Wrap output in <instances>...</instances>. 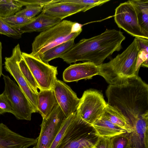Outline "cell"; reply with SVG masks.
Masks as SVG:
<instances>
[{
	"instance_id": "obj_16",
	"label": "cell",
	"mask_w": 148,
	"mask_h": 148,
	"mask_svg": "<svg viewBox=\"0 0 148 148\" xmlns=\"http://www.w3.org/2000/svg\"><path fill=\"white\" fill-rule=\"evenodd\" d=\"M89 7L73 3L60 1L51 3L44 6L42 12L48 16L63 19L81 11L90 9Z\"/></svg>"
},
{
	"instance_id": "obj_4",
	"label": "cell",
	"mask_w": 148,
	"mask_h": 148,
	"mask_svg": "<svg viewBox=\"0 0 148 148\" xmlns=\"http://www.w3.org/2000/svg\"><path fill=\"white\" fill-rule=\"evenodd\" d=\"M82 31V25L64 20L49 29L41 32L32 44L31 56H39L51 48L70 40L75 39Z\"/></svg>"
},
{
	"instance_id": "obj_9",
	"label": "cell",
	"mask_w": 148,
	"mask_h": 148,
	"mask_svg": "<svg viewBox=\"0 0 148 148\" xmlns=\"http://www.w3.org/2000/svg\"><path fill=\"white\" fill-rule=\"evenodd\" d=\"M23 58L32 73L40 90L52 89L57 80V67L45 63L24 52H22Z\"/></svg>"
},
{
	"instance_id": "obj_7",
	"label": "cell",
	"mask_w": 148,
	"mask_h": 148,
	"mask_svg": "<svg viewBox=\"0 0 148 148\" xmlns=\"http://www.w3.org/2000/svg\"><path fill=\"white\" fill-rule=\"evenodd\" d=\"M3 76L5 84L3 92L10 103L12 114L18 119L30 121L32 113L36 112L34 107L15 82L8 75Z\"/></svg>"
},
{
	"instance_id": "obj_14",
	"label": "cell",
	"mask_w": 148,
	"mask_h": 148,
	"mask_svg": "<svg viewBox=\"0 0 148 148\" xmlns=\"http://www.w3.org/2000/svg\"><path fill=\"white\" fill-rule=\"evenodd\" d=\"M98 73V66L92 62H86L70 65L64 71L63 78L66 82H77L90 79Z\"/></svg>"
},
{
	"instance_id": "obj_29",
	"label": "cell",
	"mask_w": 148,
	"mask_h": 148,
	"mask_svg": "<svg viewBox=\"0 0 148 148\" xmlns=\"http://www.w3.org/2000/svg\"><path fill=\"white\" fill-rule=\"evenodd\" d=\"M43 7L36 5H27L24 9L16 12L15 14L26 18L32 19L42 12Z\"/></svg>"
},
{
	"instance_id": "obj_28",
	"label": "cell",
	"mask_w": 148,
	"mask_h": 148,
	"mask_svg": "<svg viewBox=\"0 0 148 148\" xmlns=\"http://www.w3.org/2000/svg\"><path fill=\"white\" fill-rule=\"evenodd\" d=\"M112 148H129L130 140L128 134H121L110 138Z\"/></svg>"
},
{
	"instance_id": "obj_10",
	"label": "cell",
	"mask_w": 148,
	"mask_h": 148,
	"mask_svg": "<svg viewBox=\"0 0 148 148\" xmlns=\"http://www.w3.org/2000/svg\"><path fill=\"white\" fill-rule=\"evenodd\" d=\"M65 118L58 105L48 116L43 119L35 148H49Z\"/></svg>"
},
{
	"instance_id": "obj_1",
	"label": "cell",
	"mask_w": 148,
	"mask_h": 148,
	"mask_svg": "<svg viewBox=\"0 0 148 148\" xmlns=\"http://www.w3.org/2000/svg\"><path fill=\"white\" fill-rule=\"evenodd\" d=\"M106 94L107 103L121 113L130 125L148 114V85L139 76L122 84L109 85Z\"/></svg>"
},
{
	"instance_id": "obj_19",
	"label": "cell",
	"mask_w": 148,
	"mask_h": 148,
	"mask_svg": "<svg viewBox=\"0 0 148 148\" xmlns=\"http://www.w3.org/2000/svg\"><path fill=\"white\" fill-rule=\"evenodd\" d=\"M91 125L99 137L111 138L127 133L125 130L112 123L103 115Z\"/></svg>"
},
{
	"instance_id": "obj_24",
	"label": "cell",
	"mask_w": 148,
	"mask_h": 148,
	"mask_svg": "<svg viewBox=\"0 0 148 148\" xmlns=\"http://www.w3.org/2000/svg\"><path fill=\"white\" fill-rule=\"evenodd\" d=\"M22 6L17 0H0V17L12 16L20 11Z\"/></svg>"
},
{
	"instance_id": "obj_15",
	"label": "cell",
	"mask_w": 148,
	"mask_h": 148,
	"mask_svg": "<svg viewBox=\"0 0 148 148\" xmlns=\"http://www.w3.org/2000/svg\"><path fill=\"white\" fill-rule=\"evenodd\" d=\"M131 125L132 131L128 134L129 148H148V114L140 116Z\"/></svg>"
},
{
	"instance_id": "obj_31",
	"label": "cell",
	"mask_w": 148,
	"mask_h": 148,
	"mask_svg": "<svg viewBox=\"0 0 148 148\" xmlns=\"http://www.w3.org/2000/svg\"><path fill=\"white\" fill-rule=\"evenodd\" d=\"M109 1L110 0H60L61 2L86 6L91 9L97 6L101 5Z\"/></svg>"
},
{
	"instance_id": "obj_22",
	"label": "cell",
	"mask_w": 148,
	"mask_h": 148,
	"mask_svg": "<svg viewBox=\"0 0 148 148\" xmlns=\"http://www.w3.org/2000/svg\"><path fill=\"white\" fill-rule=\"evenodd\" d=\"M74 40H70L58 45L40 55L38 59L46 63L54 59L60 58L75 45Z\"/></svg>"
},
{
	"instance_id": "obj_25",
	"label": "cell",
	"mask_w": 148,
	"mask_h": 148,
	"mask_svg": "<svg viewBox=\"0 0 148 148\" xmlns=\"http://www.w3.org/2000/svg\"><path fill=\"white\" fill-rule=\"evenodd\" d=\"M20 70L28 83L37 93L38 88H40L35 79L32 73L23 59L22 58L18 63Z\"/></svg>"
},
{
	"instance_id": "obj_20",
	"label": "cell",
	"mask_w": 148,
	"mask_h": 148,
	"mask_svg": "<svg viewBox=\"0 0 148 148\" xmlns=\"http://www.w3.org/2000/svg\"><path fill=\"white\" fill-rule=\"evenodd\" d=\"M103 115L112 123L125 130L127 133L130 134L132 131L127 119L115 108L107 103Z\"/></svg>"
},
{
	"instance_id": "obj_6",
	"label": "cell",
	"mask_w": 148,
	"mask_h": 148,
	"mask_svg": "<svg viewBox=\"0 0 148 148\" xmlns=\"http://www.w3.org/2000/svg\"><path fill=\"white\" fill-rule=\"evenodd\" d=\"M107 104L101 92L89 89L84 92L76 111L84 121L91 125L103 116Z\"/></svg>"
},
{
	"instance_id": "obj_11",
	"label": "cell",
	"mask_w": 148,
	"mask_h": 148,
	"mask_svg": "<svg viewBox=\"0 0 148 148\" xmlns=\"http://www.w3.org/2000/svg\"><path fill=\"white\" fill-rule=\"evenodd\" d=\"M114 19L118 26L135 37L148 39L142 33L135 9L130 0L116 8Z\"/></svg>"
},
{
	"instance_id": "obj_8",
	"label": "cell",
	"mask_w": 148,
	"mask_h": 148,
	"mask_svg": "<svg viewBox=\"0 0 148 148\" xmlns=\"http://www.w3.org/2000/svg\"><path fill=\"white\" fill-rule=\"evenodd\" d=\"M22 53L19 45L18 44L13 49L11 56L5 58L4 68L13 77L34 107L36 112H38V93L27 82L19 67L18 63L22 58Z\"/></svg>"
},
{
	"instance_id": "obj_5",
	"label": "cell",
	"mask_w": 148,
	"mask_h": 148,
	"mask_svg": "<svg viewBox=\"0 0 148 148\" xmlns=\"http://www.w3.org/2000/svg\"><path fill=\"white\" fill-rule=\"evenodd\" d=\"M99 137L92 126L84 121L76 112L56 148H93Z\"/></svg>"
},
{
	"instance_id": "obj_13",
	"label": "cell",
	"mask_w": 148,
	"mask_h": 148,
	"mask_svg": "<svg viewBox=\"0 0 148 148\" xmlns=\"http://www.w3.org/2000/svg\"><path fill=\"white\" fill-rule=\"evenodd\" d=\"M38 139L24 136L0 123V148H27L36 145Z\"/></svg>"
},
{
	"instance_id": "obj_3",
	"label": "cell",
	"mask_w": 148,
	"mask_h": 148,
	"mask_svg": "<svg viewBox=\"0 0 148 148\" xmlns=\"http://www.w3.org/2000/svg\"><path fill=\"white\" fill-rule=\"evenodd\" d=\"M139 50L137 37L121 54L108 62L98 66L99 75L109 85L123 83L129 79L138 76L136 71Z\"/></svg>"
},
{
	"instance_id": "obj_2",
	"label": "cell",
	"mask_w": 148,
	"mask_h": 148,
	"mask_svg": "<svg viewBox=\"0 0 148 148\" xmlns=\"http://www.w3.org/2000/svg\"><path fill=\"white\" fill-rule=\"evenodd\" d=\"M125 38L120 30L106 29L98 35L80 40L60 58L68 64L86 61L98 66L114 52L122 49V43Z\"/></svg>"
},
{
	"instance_id": "obj_18",
	"label": "cell",
	"mask_w": 148,
	"mask_h": 148,
	"mask_svg": "<svg viewBox=\"0 0 148 148\" xmlns=\"http://www.w3.org/2000/svg\"><path fill=\"white\" fill-rule=\"evenodd\" d=\"M37 103L38 112L42 119L48 116L58 104L53 89L40 90L38 94Z\"/></svg>"
},
{
	"instance_id": "obj_26",
	"label": "cell",
	"mask_w": 148,
	"mask_h": 148,
	"mask_svg": "<svg viewBox=\"0 0 148 148\" xmlns=\"http://www.w3.org/2000/svg\"><path fill=\"white\" fill-rule=\"evenodd\" d=\"M76 112L64 119L61 127L49 148H56L62 138L68 127L75 119Z\"/></svg>"
},
{
	"instance_id": "obj_30",
	"label": "cell",
	"mask_w": 148,
	"mask_h": 148,
	"mask_svg": "<svg viewBox=\"0 0 148 148\" xmlns=\"http://www.w3.org/2000/svg\"><path fill=\"white\" fill-rule=\"evenodd\" d=\"M0 34L15 38H19L22 35L16 29L10 27L0 17Z\"/></svg>"
},
{
	"instance_id": "obj_34",
	"label": "cell",
	"mask_w": 148,
	"mask_h": 148,
	"mask_svg": "<svg viewBox=\"0 0 148 148\" xmlns=\"http://www.w3.org/2000/svg\"><path fill=\"white\" fill-rule=\"evenodd\" d=\"M93 148H112L110 138L99 137Z\"/></svg>"
},
{
	"instance_id": "obj_17",
	"label": "cell",
	"mask_w": 148,
	"mask_h": 148,
	"mask_svg": "<svg viewBox=\"0 0 148 148\" xmlns=\"http://www.w3.org/2000/svg\"><path fill=\"white\" fill-rule=\"evenodd\" d=\"M62 20L41 12L30 23L17 29L22 34L25 33L42 32L60 23Z\"/></svg>"
},
{
	"instance_id": "obj_32",
	"label": "cell",
	"mask_w": 148,
	"mask_h": 148,
	"mask_svg": "<svg viewBox=\"0 0 148 148\" xmlns=\"http://www.w3.org/2000/svg\"><path fill=\"white\" fill-rule=\"evenodd\" d=\"M23 6L36 5L44 7L53 3L60 1V0H17Z\"/></svg>"
},
{
	"instance_id": "obj_36",
	"label": "cell",
	"mask_w": 148,
	"mask_h": 148,
	"mask_svg": "<svg viewBox=\"0 0 148 148\" xmlns=\"http://www.w3.org/2000/svg\"><path fill=\"white\" fill-rule=\"evenodd\" d=\"M32 148H35V147L34 146V147H33Z\"/></svg>"
},
{
	"instance_id": "obj_33",
	"label": "cell",
	"mask_w": 148,
	"mask_h": 148,
	"mask_svg": "<svg viewBox=\"0 0 148 148\" xmlns=\"http://www.w3.org/2000/svg\"><path fill=\"white\" fill-rule=\"evenodd\" d=\"M6 112L12 114L13 111L9 101L3 92L0 94V114Z\"/></svg>"
},
{
	"instance_id": "obj_21",
	"label": "cell",
	"mask_w": 148,
	"mask_h": 148,
	"mask_svg": "<svg viewBox=\"0 0 148 148\" xmlns=\"http://www.w3.org/2000/svg\"><path fill=\"white\" fill-rule=\"evenodd\" d=\"M134 6L142 33L148 38V0H130Z\"/></svg>"
},
{
	"instance_id": "obj_23",
	"label": "cell",
	"mask_w": 148,
	"mask_h": 148,
	"mask_svg": "<svg viewBox=\"0 0 148 148\" xmlns=\"http://www.w3.org/2000/svg\"><path fill=\"white\" fill-rule=\"evenodd\" d=\"M139 42V50L136 67V71L138 73L141 66L148 67V39L137 37Z\"/></svg>"
},
{
	"instance_id": "obj_35",
	"label": "cell",
	"mask_w": 148,
	"mask_h": 148,
	"mask_svg": "<svg viewBox=\"0 0 148 148\" xmlns=\"http://www.w3.org/2000/svg\"><path fill=\"white\" fill-rule=\"evenodd\" d=\"M2 49V45L1 42L0 41V77L3 75L2 73V62L1 52Z\"/></svg>"
},
{
	"instance_id": "obj_12",
	"label": "cell",
	"mask_w": 148,
	"mask_h": 148,
	"mask_svg": "<svg viewBox=\"0 0 148 148\" xmlns=\"http://www.w3.org/2000/svg\"><path fill=\"white\" fill-rule=\"evenodd\" d=\"M52 89L58 103L65 117L76 111L80 99L69 86L57 79Z\"/></svg>"
},
{
	"instance_id": "obj_27",
	"label": "cell",
	"mask_w": 148,
	"mask_h": 148,
	"mask_svg": "<svg viewBox=\"0 0 148 148\" xmlns=\"http://www.w3.org/2000/svg\"><path fill=\"white\" fill-rule=\"evenodd\" d=\"M1 18L10 27L18 29L31 22L34 19H30L14 14L10 16Z\"/></svg>"
}]
</instances>
